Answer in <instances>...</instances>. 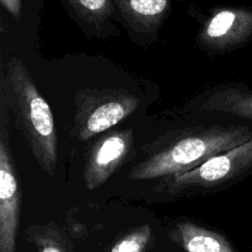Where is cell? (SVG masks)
I'll list each match as a JSON object with an SVG mask.
<instances>
[{
  "label": "cell",
  "mask_w": 252,
  "mask_h": 252,
  "mask_svg": "<svg viewBox=\"0 0 252 252\" xmlns=\"http://www.w3.org/2000/svg\"><path fill=\"white\" fill-rule=\"evenodd\" d=\"M73 135L79 142L117 126L139 106V97L123 89H83L74 95Z\"/></svg>",
  "instance_id": "3"
},
{
  "label": "cell",
  "mask_w": 252,
  "mask_h": 252,
  "mask_svg": "<svg viewBox=\"0 0 252 252\" xmlns=\"http://www.w3.org/2000/svg\"><path fill=\"white\" fill-rule=\"evenodd\" d=\"M129 9L139 17H158L165 11L167 0H129Z\"/></svg>",
  "instance_id": "12"
},
{
  "label": "cell",
  "mask_w": 252,
  "mask_h": 252,
  "mask_svg": "<svg viewBox=\"0 0 252 252\" xmlns=\"http://www.w3.org/2000/svg\"><path fill=\"white\" fill-rule=\"evenodd\" d=\"M251 138L252 129L246 126H198L175 130L157 142L130 170L129 179L144 181L179 176Z\"/></svg>",
  "instance_id": "1"
},
{
  "label": "cell",
  "mask_w": 252,
  "mask_h": 252,
  "mask_svg": "<svg viewBox=\"0 0 252 252\" xmlns=\"http://www.w3.org/2000/svg\"><path fill=\"white\" fill-rule=\"evenodd\" d=\"M133 144L130 129L106 133L94 143L84 169V182L89 191L105 185L127 159Z\"/></svg>",
  "instance_id": "6"
},
{
  "label": "cell",
  "mask_w": 252,
  "mask_h": 252,
  "mask_svg": "<svg viewBox=\"0 0 252 252\" xmlns=\"http://www.w3.org/2000/svg\"><path fill=\"white\" fill-rule=\"evenodd\" d=\"M10 112L0 96V252H16L21 214V187L9 138Z\"/></svg>",
  "instance_id": "5"
},
{
  "label": "cell",
  "mask_w": 252,
  "mask_h": 252,
  "mask_svg": "<svg viewBox=\"0 0 252 252\" xmlns=\"http://www.w3.org/2000/svg\"><path fill=\"white\" fill-rule=\"evenodd\" d=\"M252 37V14L220 11L214 15L199 36L202 47L221 54L243 46Z\"/></svg>",
  "instance_id": "7"
},
{
  "label": "cell",
  "mask_w": 252,
  "mask_h": 252,
  "mask_svg": "<svg viewBox=\"0 0 252 252\" xmlns=\"http://www.w3.org/2000/svg\"><path fill=\"white\" fill-rule=\"evenodd\" d=\"M252 174V138L228 152L214 155L191 171L164 179L161 189L177 197L187 192L217 189Z\"/></svg>",
  "instance_id": "4"
},
{
  "label": "cell",
  "mask_w": 252,
  "mask_h": 252,
  "mask_svg": "<svg viewBox=\"0 0 252 252\" xmlns=\"http://www.w3.org/2000/svg\"><path fill=\"white\" fill-rule=\"evenodd\" d=\"M152 239V228L140 225L123 234L111 248L110 252H145Z\"/></svg>",
  "instance_id": "11"
},
{
  "label": "cell",
  "mask_w": 252,
  "mask_h": 252,
  "mask_svg": "<svg viewBox=\"0 0 252 252\" xmlns=\"http://www.w3.org/2000/svg\"><path fill=\"white\" fill-rule=\"evenodd\" d=\"M79 6L91 16L100 17L107 7V0H76Z\"/></svg>",
  "instance_id": "13"
},
{
  "label": "cell",
  "mask_w": 252,
  "mask_h": 252,
  "mask_svg": "<svg viewBox=\"0 0 252 252\" xmlns=\"http://www.w3.org/2000/svg\"><path fill=\"white\" fill-rule=\"evenodd\" d=\"M198 108L221 112L252 122V89L241 83H224L214 86L199 101Z\"/></svg>",
  "instance_id": "8"
},
{
  "label": "cell",
  "mask_w": 252,
  "mask_h": 252,
  "mask_svg": "<svg viewBox=\"0 0 252 252\" xmlns=\"http://www.w3.org/2000/svg\"><path fill=\"white\" fill-rule=\"evenodd\" d=\"M1 2L10 14L14 15L16 19H20V16H21V0H1Z\"/></svg>",
  "instance_id": "14"
},
{
  "label": "cell",
  "mask_w": 252,
  "mask_h": 252,
  "mask_svg": "<svg viewBox=\"0 0 252 252\" xmlns=\"http://www.w3.org/2000/svg\"><path fill=\"white\" fill-rule=\"evenodd\" d=\"M170 238L186 252H236L225 236L191 221H179Z\"/></svg>",
  "instance_id": "9"
},
{
  "label": "cell",
  "mask_w": 252,
  "mask_h": 252,
  "mask_svg": "<svg viewBox=\"0 0 252 252\" xmlns=\"http://www.w3.org/2000/svg\"><path fill=\"white\" fill-rule=\"evenodd\" d=\"M26 238L33 244L36 252H73L68 236L54 224L32 226L26 230Z\"/></svg>",
  "instance_id": "10"
},
{
  "label": "cell",
  "mask_w": 252,
  "mask_h": 252,
  "mask_svg": "<svg viewBox=\"0 0 252 252\" xmlns=\"http://www.w3.org/2000/svg\"><path fill=\"white\" fill-rule=\"evenodd\" d=\"M0 96L4 97L38 166L48 176H53L58 165V134L53 113L24 62L17 57L2 64Z\"/></svg>",
  "instance_id": "2"
}]
</instances>
